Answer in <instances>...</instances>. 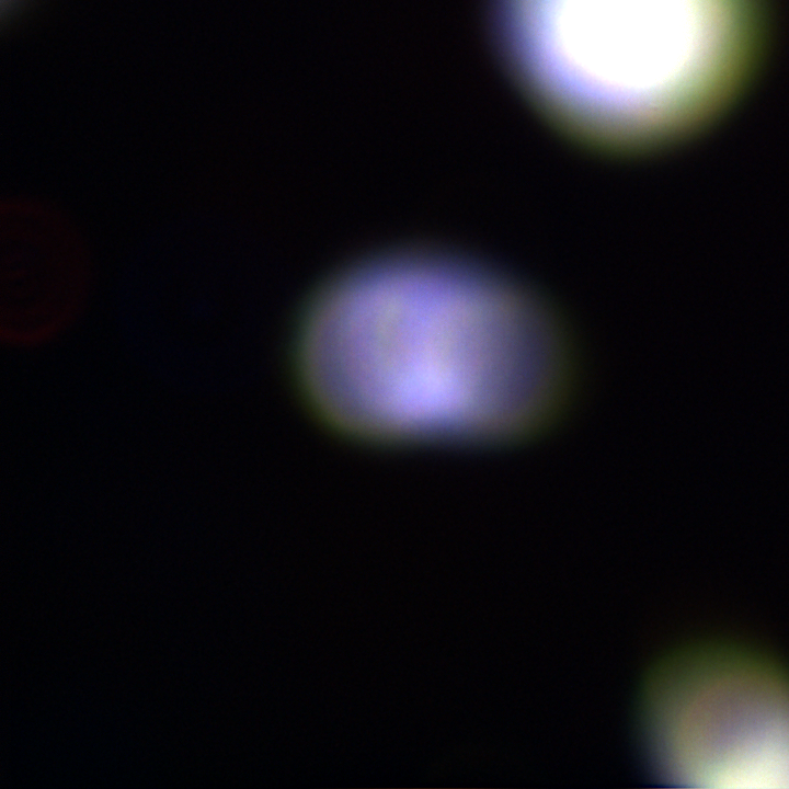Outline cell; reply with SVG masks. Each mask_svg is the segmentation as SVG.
Here are the masks:
<instances>
[{"label":"cell","instance_id":"4","mask_svg":"<svg viewBox=\"0 0 789 789\" xmlns=\"http://www.w3.org/2000/svg\"><path fill=\"white\" fill-rule=\"evenodd\" d=\"M1 325L10 339L57 332L84 307L91 261L77 227L32 197L1 204Z\"/></svg>","mask_w":789,"mask_h":789},{"label":"cell","instance_id":"3","mask_svg":"<svg viewBox=\"0 0 789 789\" xmlns=\"http://www.w3.org/2000/svg\"><path fill=\"white\" fill-rule=\"evenodd\" d=\"M642 721L663 780L789 787V670L762 652L718 642L676 652L649 679Z\"/></svg>","mask_w":789,"mask_h":789},{"label":"cell","instance_id":"1","mask_svg":"<svg viewBox=\"0 0 789 789\" xmlns=\"http://www.w3.org/2000/svg\"><path fill=\"white\" fill-rule=\"evenodd\" d=\"M530 347L523 287L445 256L368 264L317 302L298 343L299 382L335 428L395 442L482 439Z\"/></svg>","mask_w":789,"mask_h":789},{"label":"cell","instance_id":"2","mask_svg":"<svg viewBox=\"0 0 789 789\" xmlns=\"http://www.w3.org/2000/svg\"><path fill=\"white\" fill-rule=\"evenodd\" d=\"M508 58L571 133L644 148L698 132L753 77L766 0H501Z\"/></svg>","mask_w":789,"mask_h":789}]
</instances>
